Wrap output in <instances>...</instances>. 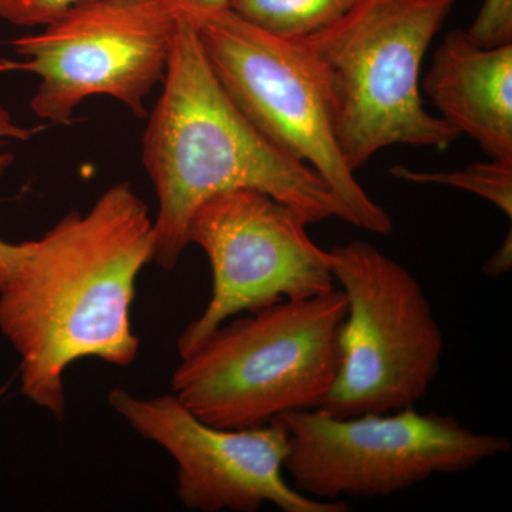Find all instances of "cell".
I'll use <instances>...</instances> for the list:
<instances>
[{
  "instance_id": "obj_18",
  "label": "cell",
  "mask_w": 512,
  "mask_h": 512,
  "mask_svg": "<svg viewBox=\"0 0 512 512\" xmlns=\"http://www.w3.org/2000/svg\"><path fill=\"white\" fill-rule=\"evenodd\" d=\"M512 266V232L511 228L503 244L498 248L483 266V272L488 278H500L511 271Z\"/></svg>"
},
{
  "instance_id": "obj_4",
  "label": "cell",
  "mask_w": 512,
  "mask_h": 512,
  "mask_svg": "<svg viewBox=\"0 0 512 512\" xmlns=\"http://www.w3.org/2000/svg\"><path fill=\"white\" fill-rule=\"evenodd\" d=\"M348 313L342 289L286 299L227 320L175 369L173 394L221 429L265 426L318 409L340 365Z\"/></svg>"
},
{
  "instance_id": "obj_1",
  "label": "cell",
  "mask_w": 512,
  "mask_h": 512,
  "mask_svg": "<svg viewBox=\"0 0 512 512\" xmlns=\"http://www.w3.org/2000/svg\"><path fill=\"white\" fill-rule=\"evenodd\" d=\"M154 254V220L128 183L28 241L0 286V332L20 357L23 396L62 420L67 367L86 357L120 367L137 359L131 306Z\"/></svg>"
},
{
  "instance_id": "obj_5",
  "label": "cell",
  "mask_w": 512,
  "mask_h": 512,
  "mask_svg": "<svg viewBox=\"0 0 512 512\" xmlns=\"http://www.w3.org/2000/svg\"><path fill=\"white\" fill-rule=\"evenodd\" d=\"M348 299L340 365L318 410L338 419L413 407L439 376L444 338L412 272L366 241L329 251Z\"/></svg>"
},
{
  "instance_id": "obj_9",
  "label": "cell",
  "mask_w": 512,
  "mask_h": 512,
  "mask_svg": "<svg viewBox=\"0 0 512 512\" xmlns=\"http://www.w3.org/2000/svg\"><path fill=\"white\" fill-rule=\"evenodd\" d=\"M308 225L285 202L247 188L222 192L198 207L188 242L210 261L212 295L200 318L178 339L181 357L239 313L336 288L329 251L309 238Z\"/></svg>"
},
{
  "instance_id": "obj_15",
  "label": "cell",
  "mask_w": 512,
  "mask_h": 512,
  "mask_svg": "<svg viewBox=\"0 0 512 512\" xmlns=\"http://www.w3.org/2000/svg\"><path fill=\"white\" fill-rule=\"evenodd\" d=\"M83 0H0V19L22 26L43 28Z\"/></svg>"
},
{
  "instance_id": "obj_2",
  "label": "cell",
  "mask_w": 512,
  "mask_h": 512,
  "mask_svg": "<svg viewBox=\"0 0 512 512\" xmlns=\"http://www.w3.org/2000/svg\"><path fill=\"white\" fill-rule=\"evenodd\" d=\"M143 163L157 192L154 261L171 271L194 212L215 195L256 190L316 224L342 207L309 165L285 156L237 109L215 76L194 23L178 19L163 92L148 117Z\"/></svg>"
},
{
  "instance_id": "obj_3",
  "label": "cell",
  "mask_w": 512,
  "mask_h": 512,
  "mask_svg": "<svg viewBox=\"0 0 512 512\" xmlns=\"http://www.w3.org/2000/svg\"><path fill=\"white\" fill-rule=\"evenodd\" d=\"M458 0H363L296 40L325 100L350 170L396 144L446 150L458 134L421 99L427 50Z\"/></svg>"
},
{
  "instance_id": "obj_14",
  "label": "cell",
  "mask_w": 512,
  "mask_h": 512,
  "mask_svg": "<svg viewBox=\"0 0 512 512\" xmlns=\"http://www.w3.org/2000/svg\"><path fill=\"white\" fill-rule=\"evenodd\" d=\"M468 35L484 47L512 43V0H484Z\"/></svg>"
},
{
  "instance_id": "obj_13",
  "label": "cell",
  "mask_w": 512,
  "mask_h": 512,
  "mask_svg": "<svg viewBox=\"0 0 512 512\" xmlns=\"http://www.w3.org/2000/svg\"><path fill=\"white\" fill-rule=\"evenodd\" d=\"M394 177L407 183L440 184L476 194L503 211L512 220V157L490 158L488 163L468 165L464 170L426 173L394 167Z\"/></svg>"
},
{
  "instance_id": "obj_7",
  "label": "cell",
  "mask_w": 512,
  "mask_h": 512,
  "mask_svg": "<svg viewBox=\"0 0 512 512\" xmlns=\"http://www.w3.org/2000/svg\"><path fill=\"white\" fill-rule=\"evenodd\" d=\"M194 26L215 76L245 119L285 156L318 173L342 207L343 221L389 235L392 217L343 160L299 43L256 28L231 9Z\"/></svg>"
},
{
  "instance_id": "obj_11",
  "label": "cell",
  "mask_w": 512,
  "mask_h": 512,
  "mask_svg": "<svg viewBox=\"0 0 512 512\" xmlns=\"http://www.w3.org/2000/svg\"><path fill=\"white\" fill-rule=\"evenodd\" d=\"M441 119L488 158L512 157V43L484 47L454 29L421 83Z\"/></svg>"
},
{
  "instance_id": "obj_8",
  "label": "cell",
  "mask_w": 512,
  "mask_h": 512,
  "mask_svg": "<svg viewBox=\"0 0 512 512\" xmlns=\"http://www.w3.org/2000/svg\"><path fill=\"white\" fill-rule=\"evenodd\" d=\"M178 19L168 0H83L16 39L20 60H2L0 73L39 77L30 109L53 124H70L94 96L146 117L148 96L167 73Z\"/></svg>"
},
{
  "instance_id": "obj_12",
  "label": "cell",
  "mask_w": 512,
  "mask_h": 512,
  "mask_svg": "<svg viewBox=\"0 0 512 512\" xmlns=\"http://www.w3.org/2000/svg\"><path fill=\"white\" fill-rule=\"evenodd\" d=\"M363 0H231L229 9L256 28L298 40L328 28Z\"/></svg>"
},
{
  "instance_id": "obj_10",
  "label": "cell",
  "mask_w": 512,
  "mask_h": 512,
  "mask_svg": "<svg viewBox=\"0 0 512 512\" xmlns=\"http://www.w3.org/2000/svg\"><path fill=\"white\" fill-rule=\"evenodd\" d=\"M110 406L178 467V498L201 512H346V501L306 497L285 480L288 431L281 420L249 429H221L198 419L175 394L140 399L113 389Z\"/></svg>"
},
{
  "instance_id": "obj_16",
  "label": "cell",
  "mask_w": 512,
  "mask_h": 512,
  "mask_svg": "<svg viewBox=\"0 0 512 512\" xmlns=\"http://www.w3.org/2000/svg\"><path fill=\"white\" fill-rule=\"evenodd\" d=\"M35 128H26L18 126L12 120V116L5 107L0 106V140L3 138H16V140L26 141L35 136ZM13 163V156L9 153H0V175L5 173L6 168ZM28 249V241L20 244H10V242L0 239V286L8 281L13 269L19 264L20 259L25 255Z\"/></svg>"
},
{
  "instance_id": "obj_17",
  "label": "cell",
  "mask_w": 512,
  "mask_h": 512,
  "mask_svg": "<svg viewBox=\"0 0 512 512\" xmlns=\"http://www.w3.org/2000/svg\"><path fill=\"white\" fill-rule=\"evenodd\" d=\"M177 10L178 15L184 16L192 23L210 18L212 15L224 12L231 6V0H168Z\"/></svg>"
},
{
  "instance_id": "obj_6",
  "label": "cell",
  "mask_w": 512,
  "mask_h": 512,
  "mask_svg": "<svg viewBox=\"0 0 512 512\" xmlns=\"http://www.w3.org/2000/svg\"><path fill=\"white\" fill-rule=\"evenodd\" d=\"M278 420L288 431L291 485L316 500L386 497L511 450L507 437L476 433L453 416L414 406L346 419L301 410Z\"/></svg>"
}]
</instances>
